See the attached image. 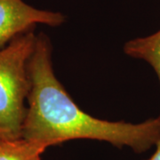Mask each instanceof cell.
<instances>
[{"instance_id": "cell-1", "label": "cell", "mask_w": 160, "mask_h": 160, "mask_svg": "<svg viewBox=\"0 0 160 160\" xmlns=\"http://www.w3.org/2000/svg\"><path fill=\"white\" fill-rule=\"evenodd\" d=\"M29 106L22 137L46 147L77 139L106 142L141 153L160 139V116L139 124L100 119L81 109L60 83L52 63V46L46 35L37 36L29 59Z\"/></svg>"}, {"instance_id": "cell-2", "label": "cell", "mask_w": 160, "mask_h": 160, "mask_svg": "<svg viewBox=\"0 0 160 160\" xmlns=\"http://www.w3.org/2000/svg\"><path fill=\"white\" fill-rule=\"evenodd\" d=\"M36 40L31 30L0 49V135L4 139L22 137L24 103L30 89L29 62Z\"/></svg>"}, {"instance_id": "cell-3", "label": "cell", "mask_w": 160, "mask_h": 160, "mask_svg": "<svg viewBox=\"0 0 160 160\" xmlns=\"http://www.w3.org/2000/svg\"><path fill=\"white\" fill-rule=\"evenodd\" d=\"M64 22L59 12L38 9L24 0H0V49L38 24L57 27Z\"/></svg>"}, {"instance_id": "cell-4", "label": "cell", "mask_w": 160, "mask_h": 160, "mask_svg": "<svg viewBox=\"0 0 160 160\" xmlns=\"http://www.w3.org/2000/svg\"><path fill=\"white\" fill-rule=\"evenodd\" d=\"M124 51L128 56L149 63L160 82V29L148 37L129 40L124 46Z\"/></svg>"}, {"instance_id": "cell-5", "label": "cell", "mask_w": 160, "mask_h": 160, "mask_svg": "<svg viewBox=\"0 0 160 160\" xmlns=\"http://www.w3.org/2000/svg\"><path fill=\"white\" fill-rule=\"evenodd\" d=\"M46 149V145L23 137L0 139V160H41Z\"/></svg>"}, {"instance_id": "cell-6", "label": "cell", "mask_w": 160, "mask_h": 160, "mask_svg": "<svg viewBox=\"0 0 160 160\" xmlns=\"http://www.w3.org/2000/svg\"><path fill=\"white\" fill-rule=\"evenodd\" d=\"M156 146H157V149H156L155 153L148 160H160V139L158 143L156 144Z\"/></svg>"}, {"instance_id": "cell-7", "label": "cell", "mask_w": 160, "mask_h": 160, "mask_svg": "<svg viewBox=\"0 0 160 160\" xmlns=\"http://www.w3.org/2000/svg\"><path fill=\"white\" fill-rule=\"evenodd\" d=\"M0 139H4V138H2V136H1V135H0Z\"/></svg>"}]
</instances>
